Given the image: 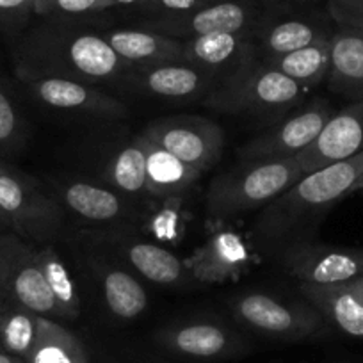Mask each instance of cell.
Masks as SVG:
<instances>
[{
  "instance_id": "obj_15",
  "label": "cell",
  "mask_w": 363,
  "mask_h": 363,
  "mask_svg": "<svg viewBox=\"0 0 363 363\" xmlns=\"http://www.w3.org/2000/svg\"><path fill=\"white\" fill-rule=\"evenodd\" d=\"M128 82L138 89L162 99H193L211 87L214 75L184 61L132 66Z\"/></svg>"
},
{
  "instance_id": "obj_10",
  "label": "cell",
  "mask_w": 363,
  "mask_h": 363,
  "mask_svg": "<svg viewBox=\"0 0 363 363\" xmlns=\"http://www.w3.org/2000/svg\"><path fill=\"white\" fill-rule=\"evenodd\" d=\"M257 13L250 2L244 0H216L207 6L180 13V15H160L146 20L145 29L177 38L207 36L216 33H250L255 26Z\"/></svg>"
},
{
  "instance_id": "obj_23",
  "label": "cell",
  "mask_w": 363,
  "mask_h": 363,
  "mask_svg": "<svg viewBox=\"0 0 363 363\" xmlns=\"http://www.w3.org/2000/svg\"><path fill=\"white\" fill-rule=\"evenodd\" d=\"M61 198L69 211L93 223H113L128 214V205L120 194L84 180L62 187Z\"/></svg>"
},
{
  "instance_id": "obj_31",
  "label": "cell",
  "mask_w": 363,
  "mask_h": 363,
  "mask_svg": "<svg viewBox=\"0 0 363 363\" xmlns=\"http://www.w3.org/2000/svg\"><path fill=\"white\" fill-rule=\"evenodd\" d=\"M23 143V121L11 96L0 87V152H15Z\"/></svg>"
},
{
  "instance_id": "obj_14",
  "label": "cell",
  "mask_w": 363,
  "mask_h": 363,
  "mask_svg": "<svg viewBox=\"0 0 363 363\" xmlns=\"http://www.w3.org/2000/svg\"><path fill=\"white\" fill-rule=\"evenodd\" d=\"M191 278L201 284H226L239 278L251 265L246 240L233 230L212 233L186 260Z\"/></svg>"
},
{
  "instance_id": "obj_41",
  "label": "cell",
  "mask_w": 363,
  "mask_h": 363,
  "mask_svg": "<svg viewBox=\"0 0 363 363\" xmlns=\"http://www.w3.org/2000/svg\"><path fill=\"white\" fill-rule=\"evenodd\" d=\"M278 2H292V4H301V2H310V0H278Z\"/></svg>"
},
{
  "instance_id": "obj_12",
  "label": "cell",
  "mask_w": 363,
  "mask_h": 363,
  "mask_svg": "<svg viewBox=\"0 0 363 363\" xmlns=\"http://www.w3.org/2000/svg\"><path fill=\"white\" fill-rule=\"evenodd\" d=\"M363 152V100L349 104L331 114L315 141L303 150L296 160L303 173L323 169Z\"/></svg>"
},
{
  "instance_id": "obj_2",
  "label": "cell",
  "mask_w": 363,
  "mask_h": 363,
  "mask_svg": "<svg viewBox=\"0 0 363 363\" xmlns=\"http://www.w3.org/2000/svg\"><path fill=\"white\" fill-rule=\"evenodd\" d=\"M303 177L305 173L296 159L240 162L211 182L205 211L214 223L250 214L277 200Z\"/></svg>"
},
{
  "instance_id": "obj_40",
  "label": "cell",
  "mask_w": 363,
  "mask_h": 363,
  "mask_svg": "<svg viewBox=\"0 0 363 363\" xmlns=\"http://www.w3.org/2000/svg\"><path fill=\"white\" fill-rule=\"evenodd\" d=\"M132 2H138V0H111V6H118V4H132Z\"/></svg>"
},
{
  "instance_id": "obj_36",
  "label": "cell",
  "mask_w": 363,
  "mask_h": 363,
  "mask_svg": "<svg viewBox=\"0 0 363 363\" xmlns=\"http://www.w3.org/2000/svg\"><path fill=\"white\" fill-rule=\"evenodd\" d=\"M152 225L157 237H160V239H171L177 233V216H174V212L164 211L157 216Z\"/></svg>"
},
{
  "instance_id": "obj_24",
  "label": "cell",
  "mask_w": 363,
  "mask_h": 363,
  "mask_svg": "<svg viewBox=\"0 0 363 363\" xmlns=\"http://www.w3.org/2000/svg\"><path fill=\"white\" fill-rule=\"evenodd\" d=\"M330 38L317 41L313 45H308V47L301 48V50L291 52V54L280 55V57L264 59V61L274 69L284 73V75H287L291 80L298 82L305 89L319 86L330 75Z\"/></svg>"
},
{
  "instance_id": "obj_1",
  "label": "cell",
  "mask_w": 363,
  "mask_h": 363,
  "mask_svg": "<svg viewBox=\"0 0 363 363\" xmlns=\"http://www.w3.org/2000/svg\"><path fill=\"white\" fill-rule=\"evenodd\" d=\"M363 152L306 173L262 211L251 237L262 247L285 250L303 242L313 225L345 196L359 189Z\"/></svg>"
},
{
  "instance_id": "obj_11",
  "label": "cell",
  "mask_w": 363,
  "mask_h": 363,
  "mask_svg": "<svg viewBox=\"0 0 363 363\" xmlns=\"http://www.w3.org/2000/svg\"><path fill=\"white\" fill-rule=\"evenodd\" d=\"M281 264L301 284H345L363 277V247H337L303 240L281 250Z\"/></svg>"
},
{
  "instance_id": "obj_32",
  "label": "cell",
  "mask_w": 363,
  "mask_h": 363,
  "mask_svg": "<svg viewBox=\"0 0 363 363\" xmlns=\"http://www.w3.org/2000/svg\"><path fill=\"white\" fill-rule=\"evenodd\" d=\"M111 8V0H34V13L47 18L80 16Z\"/></svg>"
},
{
  "instance_id": "obj_44",
  "label": "cell",
  "mask_w": 363,
  "mask_h": 363,
  "mask_svg": "<svg viewBox=\"0 0 363 363\" xmlns=\"http://www.w3.org/2000/svg\"><path fill=\"white\" fill-rule=\"evenodd\" d=\"M359 189H363V174H362V178H359Z\"/></svg>"
},
{
  "instance_id": "obj_25",
  "label": "cell",
  "mask_w": 363,
  "mask_h": 363,
  "mask_svg": "<svg viewBox=\"0 0 363 363\" xmlns=\"http://www.w3.org/2000/svg\"><path fill=\"white\" fill-rule=\"evenodd\" d=\"M330 36L331 34H328L319 23L287 18L269 23L260 30V47L264 50V59H271L301 50Z\"/></svg>"
},
{
  "instance_id": "obj_27",
  "label": "cell",
  "mask_w": 363,
  "mask_h": 363,
  "mask_svg": "<svg viewBox=\"0 0 363 363\" xmlns=\"http://www.w3.org/2000/svg\"><path fill=\"white\" fill-rule=\"evenodd\" d=\"M102 289L107 308L118 319H135L148 306L145 287L127 271L107 269L102 277Z\"/></svg>"
},
{
  "instance_id": "obj_17",
  "label": "cell",
  "mask_w": 363,
  "mask_h": 363,
  "mask_svg": "<svg viewBox=\"0 0 363 363\" xmlns=\"http://www.w3.org/2000/svg\"><path fill=\"white\" fill-rule=\"evenodd\" d=\"M299 291L342 333L363 338V298L352 281L345 284H301Z\"/></svg>"
},
{
  "instance_id": "obj_4",
  "label": "cell",
  "mask_w": 363,
  "mask_h": 363,
  "mask_svg": "<svg viewBox=\"0 0 363 363\" xmlns=\"http://www.w3.org/2000/svg\"><path fill=\"white\" fill-rule=\"evenodd\" d=\"M54 57L57 61H66L69 69L87 82L116 79L127 75L132 68L116 54L102 34L80 33L66 38L61 43L57 36L38 33L23 41L18 48L16 69Z\"/></svg>"
},
{
  "instance_id": "obj_19",
  "label": "cell",
  "mask_w": 363,
  "mask_h": 363,
  "mask_svg": "<svg viewBox=\"0 0 363 363\" xmlns=\"http://www.w3.org/2000/svg\"><path fill=\"white\" fill-rule=\"evenodd\" d=\"M331 65L328 82L352 102L363 100V30L338 27L331 33Z\"/></svg>"
},
{
  "instance_id": "obj_16",
  "label": "cell",
  "mask_w": 363,
  "mask_h": 363,
  "mask_svg": "<svg viewBox=\"0 0 363 363\" xmlns=\"http://www.w3.org/2000/svg\"><path fill=\"white\" fill-rule=\"evenodd\" d=\"M157 342L182 358L219 359L233 354L239 340L228 328L212 320L178 324L157 335Z\"/></svg>"
},
{
  "instance_id": "obj_26",
  "label": "cell",
  "mask_w": 363,
  "mask_h": 363,
  "mask_svg": "<svg viewBox=\"0 0 363 363\" xmlns=\"http://www.w3.org/2000/svg\"><path fill=\"white\" fill-rule=\"evenodd\" d=\"M26 363H89L84 344L55 319H41L40 337Z\"/></svg>"
},
{
  "instance_id": "obj_7",
  "label": "cell",
  "mask_w": 363,
  "mask_h": 363,
  "mask_svg": "<svg viewBox=\"0 0 363 363\" xmlns=\"http://www.w3.org/2000/svg\"><path fill=\"white\" fill-rule=\"evenodd\" d=\"M232 312L250 330L280 340H301L324 330V317L315 308L289 305L262 292L237 296Z\"/></svg>"
},
{
  "instance_id": "obj_13",
  "label": "cell",
  "mask_w": 363,
  "mask_h": 363,
  "mask_svg": "<svg viewBox=\"0 0 363 363\" xmlns=\"http://www.w3.org/2000/svg\"><path fill=\"white\" fill-rule=\"evenodd\" d=\"M20 80L29 87L34 99L52 109L75 111L102 118H120L127 114L123 104L77 79L45 75L26 77Z\"/></svg>"
},
{
  "instance_id": "obj_35",
  "label": "cell",
  "mask_w": 363,
  "mask_h": 363,
  "mask_svg": "<svg viewBox=\"0 0 363 363\" xmlns=\"http://www.w3.org/2000/svg\"><path fill=\"white\" fill-rule=\"evenodd\" d=\"M216 0H146V8L160 15H180V13L193 11V9L207 6Z\"/></svg>"
},
{
  "instance_id": "obj_8",
  "label": "cell",
  "mask_w": 363,
  "mask_h": 363,
  "mask_svg": "<svg viewBox=\"0 0 363 363\" xmlns=\"http://www.w3.org/2000/svg\"><path fill=\"white\" fill-rule=\"evenodd\" d=\"M143 135L200 173L214 166L225 148L223 128L201 116L160 118L150 123Z\"/></svg>"
},
{
  "instance_id": "obj_37",
  "label": "cell",
  "mask_w": 363,
  "mask_h": 363,
  "mask_svg": "<svg viewBox=\"0 0 363 363\" xmlns=\"http://www.w3.org/2000/svg\"><path fill=\"white\" fill-rule=\"evenodd\" d=\"M0 363H26V362H23V359L16 358V356L9 354V352H6V351H2V349H0Z\"/></svg>"
},
{
  "instance_id": "obj_18",
  "label": "cell",
  "mask_w": 363,
  "mask_h": 363,
  "mask_svg": "<svg viewBox=\"0 0 363 363\" xmlns=\"http://www.w3.org/2000/svg\"><path fill=\"white\" fill-rule=\"evenodd\" d=\"M250 33H216L184 41V62L198 66L208 73L226 68V75L253 57Z\"/></svg>"
},
{
  "instance_id": "obj_22",
  "label": "cell",
  "mask_w": 363,
  "mask_h": 363,
  "mask_svg": "<svg viewBox=\"0 0 363 363\" xmlns=\"http://www.w3.org/2000/svg\"><path fill=\"white\" fill-rule=\"evenodd\" d=\"M120 251L139 274L153 284L182 285L191 278L186 262L157 244L121 240Z\"/></svg>"
},
{
  "instance_id": "obj_21",
  "label": "cell",
  "mask_w": 363,
  "mask_h": 363,
  "mask_svg": "<svg viewBox=\"0 0 363 363\" xmlns=\"http://www.w3.org/2000/svg\"><path fill=\"white\" fill-rule=\"evenodd\" d=\"M146 155V191L160 200H174L200 178V171L182 162L157 143L139 135Z\"/></svg>"
},
{
  "instance_id": "obj_43",
  "label": "cell",
  "mask_w": 363,
  "mask_h": 363,
  "mask_svg": "<svg viewBox=\"0 0 363 363\" xmlns=\"http://www.w3.org/2000/svg\"><path fill=\"white\" fill-rule=\"evenodd\" d=\"M4 306H6V303L2 301V299H0V312H2V308H4Z\"/></svg>"
},
{
  "instance_id": "obj_39",
  "label": "cell",
  "mask_w": 363,
  "mask_h": 363,
  "mask_svg": "<svg viewBox=\"0 0 363 363\" xmlns=\"http://www.w3.org/2000/svg\"><path fill=\"white\" fill-rule=\"evenodd\" d=\"M352 285L356 287V291L359 292V296L363 298V277L362 278H356V280H352Z\"/></svg>"
},
{
  "instance_id": "obj_38",
  "label": "cell",
  "mask_w": 363,
  "mask_h": 363,
  "mask_svg": "<svg viewBox=\"0 0 363 363\" xmlns=\"http://www.w3.org/2000/svg\"><path fill=\"white\" fill-rule=\"evenodd\" d=\"M0 226H2V228H11V223H9L8 216L4 214L2 208H0Z\"/></svg>"
},
{
  "instance_id": "obj_34",
  "label": "cell",
  "mask_w": 363,
  "mask_h": 363,
  "mask_svg": "<svg viewBox=\"0 0 363 363\" xmlns=\"http://www.w3.org/2000/svg\"><path fill=\"white\" fill-rule=\"evenodd\" d=\"M34 13V0H0V27L13 29Z\"/></svg>"
},
{
  "instance_id": "obj_42",
  "label": "cell",
  "mask_w": 363,
  "mask_h": 363,
  "mask_svg": "<svg viewBox=\"0 0 363 363\" xmlns=\"http://www.w3.org/2000/svg\"><path fill=\"white\" fill-rule=\"evenodd\" d=\"M8 167H9V166H6V164H4V162H2V160H0V171H4V169H8Z\"/></svg>"
},
{
  "instance_id": "obj_5",
  "label": "cell",
  "mask_w": 363,
  "mask_h": 363,
  "mask_svg": "<svg viewBox=\"0 0 363 363\" xmlns=\"http://www.w3.org/2000/svg\"><path fill=\"white\" fill-rule=\"evenodd\" d=\"M0 299L48 319H65L41 269L36 247L18 233H0Z\"/></svg>"
},
{
  "instance_id": "obj_28",
  "label": "cell",
  "mask_w": 363,
  "mask_h": 363,
  "mask_svg": "<svg viewBox=\"0 0 363 363\" xmlns=\"http://www.w3.org/2000/svg\"><path fill=\"white\" fill-rule=\"evenodd\" d=\"M43 315L6 305L0 312V349L26 362L41 330Z\"/></svg>"
},
{
  "instance_id": "obj_20",
  "label": "cell",
  "mask_w": 363,
  "mask_h": 363,
  "mask_svg": "<svg viewBox=\"0 0 363 363\" xmlns=\"http://www.w3.org/2000/svg\"><path fill=\"white\" fill-rule=\"evenodd\" d=\"M130 66L184 61V41L150 29H114L102 34Z\"/></svg>"
},
{
  "instance_id": "obj_6",
  "label": "cell",
  "mask_w": 363,
  "mask_h": 363,
  "mask_svg": "<svg viewBox=\"0 0 363 363\" xmlns=\"http://www.w3.org/2000/svg\"><path fill=\"white\" fill-rule=\"evenodd\" d=\"M0 208L8 216L13 232L33 242L47 244L57 239L65 225L61 205L13 167L0 171Z\"/></svg>"
},
{
  "instance_id": "obj_9",
  "label": "cell",
  "mask_w": 363,
  "mask_h": 363,
  "mask_svg": "<svg viewBox=\"0 0 363 363\" xmlns=\"http://www.w3.org/2000/svg\"><path fill=\"white\" fill-rule=\"evenodd\" d=\"M333 111L323 100L294 114L278 127L265 134L257 135L239 150L242 162H272V160L296 159L303 150L308 148L324 125L331 118Z\"/></svg>"
},
{
  "instance_id": "obj_30",
  "label": "cell",
  "mask_w": 363,
  "mask_h": 363,
  "mask_svg": "<svg viewBox=\"0 0 363 363\" xmlns=\"http://www.w3.org/2000/svg\"><path fill=\"white\" fill-rule=\"evenodd\" d=\"M109 182L120 193L143 194L146 191V155L139 138L121 148L107 169Z\"/></svg>"
},
{
  "instance_id": "obj_29",
  "label": "cell",
  "mask_w": 363,
  "mask_h": 363,
  "mask_svg": "<svg viewBox=\"0 0 363 363\" xmlns=\"http://www.w3.org/2000/svg\"><path fill=\"white\" fill-rule=\"evenodd\" d=\"M36 262L41 269L48 291L52 292L54 299L57 301L59 308L65 313V319H75L80 313V301L77 296L75 285L69 277L68 267L57 251L52 246L36 247Z\"/></svg>"
},
{
  "instance_id": "obj_33",
  "label": "cell",
  "mask_w": 363,
  "mask_h": 363,
  "mask_svg": "<svg viewBox=\"0 0 363 363\" xmlns=\"http://www.w3.org/2000/svg\"><path fill=\"white\" fill-rule=\"evenodd\" d=\"M328 15L338 27L363 30V0H328Z\"/></svg>"
},
{
  "instance_id": "obj_3",
  "label": "cell",
  "mask_w": 363,
  "mask_h": 363,
  "mask_svg": "<svg viewBox=\"0 0 363 363\" xmlns=\"http://www.w3.org/2000/svg\"><path fill=\"white\" fill-rule=\"evenodd\" d=\"M305 93V87L253 55L216 84L205 106L226 114L267 118L284 114Z\"/></svg>"
}]
</instances>
